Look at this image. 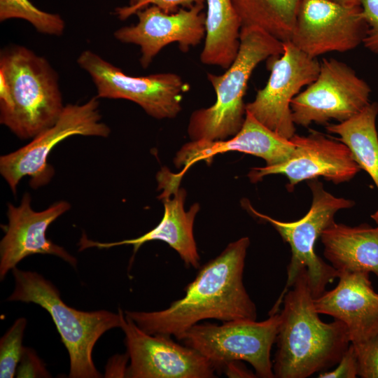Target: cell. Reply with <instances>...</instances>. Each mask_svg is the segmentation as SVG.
<instances>
[{"label": "cell", "instance_id": "d6986e66", "mask_svg": "<svg viewBox=\"0 0 378 378\" xmlns=\"http://www.w3.org/2000/svg\"><path fill=\"white\" fill-rule=\"evenodd\" d=\"M295 148L290 139L273 132L246 111L240 130L230 139L217 141H192L177 153L174 162L183 167V172L194 163L204 161L210 163L220 153L238 151L262 158L271 166L288 160Z\"/></svg>", "mask_w": 378, "mask_h": 378}, {"label": "cell", "instance_id": "d6a6232c", "mask_svg": "<svg viewBox=\"0 0 378 378\" xmlns=\"http://www.w3.org/2000/svg\"><path fill=\"white\" fill-rule=\"evenodd\" d=\"M346 6H360V0H328Z\"/></svg>", "mask_w": 378, "mask_h": 378}, {"label": "cell", "instance_id": "836d02e7", "mask_svg": "<svg viewBox=\"0 0 378 378\" xmlns=\"http://www.w3.org/2000/svg\"><path fill=\"white\" fill-rule=\"evenodd\" d=\"M371 218L376 223L377 226H378V210L371 215Z\"/></svg>", "mask_w": 378, "mask_h": 378}, {"label": "cell", "instance_id": "f1b7e54d", "mask_svg": "<svg viewBox=\"0 0 378 378\" xmlns=\"http://www.w3.org/2000/svg\"><path fill=\"white\" fill-rule=\"evenodd\" d=\"M17 377H50L43 362L31 348L23 346Z\"/></svg>", "mask_w": 378, "mask_h": 378}, {"label": "cell", "instance_id": "ba28073f", "mask_svg": "<svg viewBox=\"0 0 378 378\" xmlns=\"http://www.w3.org/2000/svg\"><path fill=\"white\" fill-rule=\"evenodd\" d=\"M97 96L82 104H68L51 127L46 129L27 145L0 157V174L14 195L24 176L36 189L49 183L54 175L48 158L52 149L62 141L75 135L107 137L110 127L102 122Z\"/></svg>", "mask_w": 378, "mask_h": 378}, {"label": "cell", "instance_id": "5b68a950", "mask_svg": "<svg viewBox=\"0 0 378 378\" xmlns=\"http://www.w3.org/2000/svg\"><path fill=\"white\" fill-rule=\"evenodd\" d=\"M12 272L15 288L7 300L32 302L49 313L69 353V377H101L93 362V349L104 333L120 327V314L107 310H77L66 305L57 288L41 274L17 267Z\"/></svg>", "mask_w": 378, "mask_h": 378}, {"label": "cell", "instance_id": "ac0fdd59", "mask_svg": "<svg viewBox=\"0 0 378 378\" xmlns=\"http://www.w3.org/2000/svg\"><path fill=\"white\" fill-rule=\"evenodd\" d=\"M335 288L314 298L318 314L342 321L351 344L358 346L378 337V293L365 272H338Z\"/></svg>", "mask_w": 378, "mask_h": 378}, {"label": "cell", "instance_id": "8992f818", "mask_svg": "<svg viewBox=\"0 0 378 378\" xmlns=\"http://www.w3.org/2000/svg\"><path fill=\"white\" fill-rule=\"evenodd\" d=\"M308 186L312 193V205L309 211L296 221L283 222L274 219L259 213L251 205L245 203L252 214L270 223L276 229L291 250L286 284L270 314L280 311L285 293L302 269L307 270L314 298L322 295L326 291V286L338 276V272L316 254L315 243L323 231L335 222V214L340 209L354 206V202L332 195L324 189L323 185L317 178L309 180Z\"/></svg>", "mask_w": 378, "mask_h": 378}, {"label": "cell", "instance_id": "cb8c5ba5", "mask_svg": "<svg viewBox=\"0 0 378 378\" xmlns=\"http://www.w3.org/2000/svg\"><path fill=\"white\" fill-rule=\"evenodd\" d=\"M12 18L27 20L40 33L61 36L65 23L58 14L43 11L29 0H0V21Z\"/></svg>", "mask_w": 378, "mask_h": 378}, {"label": "cell", "instance_id": "7402d4cb", "mask_svg": "<svg viewBox=\"0 0 378 378\" xmlns=\"http://www.w3.org/2000/svg\"><path fill=\"white\" fill-rule=\"evenodd\" d=\"M378 103L368 104L349 119L326 127L328 132L345 144L360 169L365 171L378 190V134L376 119Z\"/></svg>", "mask_w": 378, "mask_h": 378}, {"label": "cell", "instance_id": "2e32d148", "mask_svg": "<svg viewBox=\"0 0 378 378\" xmlns=\"http://www.w3.org/2000/svg\"><path fill=\"white\" fill-rule=\"evenodd\" d=\"M204 6L181 8L174 13H166L150 5L135 14V24L120 27L114 37L125 43L140 47V64L147 68L154 57L167 45L178 43L180 50L187 52L201 43L205 36Z\"/></svg>", "mask_w": 378, "mask_h": 378}, {"label": "cell", "instance_id": "e0dca14e", "mask_svg": "<svg viewBox=\"0 0 378 378\" xmlns=\"http://www.w3.org/2000/svg\"><path fill=\"white\" fill-rule=\"evenodd\" d=\"M29 193L23 195L20 204H8V224L0 242V279L4 280L24 258L34 254L56 255L76 267L77 260L63 247L46 237L50 225L71 208L66 201H59L43 211H36L31 206Z\"/></svg>", "mask_w": 378, "mask_h": 378}, {"label": "cell", "instance_id": "d4e9b609", "mask_svg": "<svg viewBox=\"0 0 378 378\" xmlns=\"http://www.w3.org/2000/svg\"><path fill=\"white\" fill-rule=\"evenodd\" d=\"M27 319L19 318L0 340V377L12 378L16 374L22 353V338Z\"/></svg>", "mask_w": 378, "mask_h": 378}, {"label": "cell", "instance_id": "4dcf8cb0", "mask_svg": "<svg viewBox=\"0 0 378 378\" xmlns=\"http://www.w3.org/2000/svg\"><path fill=\"white\" fill-rule=\"evenodd\" d=\"M130 358L128 354L111 358L107 365L106 376L108 377H127L126 363Z\"/></svg>", "mask_w": 378, "mask_h": 378}, {"label": "cell", "instance_id": "9c48e42d", "mask_svg": "<svg viewBox=\"0 0 378 378\" xmlns=\"http://www.w3.org/2000/svg\"><path fill=\"white\" fill-rule=\"evenodd\" d=\"M77 63L91 77L98 98L130 100L157 119L176 117L181 110L183 94L190 88L174 73L127 75L90 50L80 54Z\"/></svg>", "mask_w": 378, "mask_h": 378}, {"label": "cell", "instance_id": "484cf974", "mask_svg": "<svg viewBox=\"0 0 378 378\" xmlns=\"http://www.w3.org/2000/svg\"><path fill=\"white\" fill-rule=\"evenodd\" d=\"M205 0H144L133 6H124L116 8L115 14L121 20L128 18L132 15L144 8L154 5L160 8L166 13H174L181 8H190L194 6H204Z\"/></svg>", "mask_w": 378, "mask_h": 378}, {"label": "cell", "instance_id": "52a82bcc", "mask_svg": "<svg viewBox=\"0 0 378 378\" xmlns=\"http://www.w3.org/2000/svg\"><path fill=\"white\" fill-rule=\"evenodd\" d=\"M279 312L269 314L262 321L236 320L218 325L195 324L178 339L190 347L214 367L223 370L234 361H246L261 378L274 377L270 358L280 323Z\"/></svg>", "mask_w": 378, "mask_h": 378}, {"label": "cell", "instance_id": "4316f807", "mask_svg": "<svg viewBox=\"0 0 378 378\" xmlns=\"http://www.w3.org/2000/svg\"><path fill=\"white\" fill-rule=\"evenodd\" d=\"M367 31L363 40L364 47L378 54V0H360Z\"/></svg>", "mask_w": 378, "mask_h": 378}, {"label": "cell", "instance_id": "1f68e13d", "mask_svg": "<svg viewBox=\"0 0 378 378\" xmlns=\"http://www.w3.org/2000/svg\"><path fill=\"white\" fill-rule=\"evenodd\" d=\"M223 370L227 375L233 377H256V374L248 371L245 366L239 363V361H234L227 364Z\"/></svg>", "mask_w": 378, "mask_h": 378}, {"label": "cell", "instance_id": "8fae6325", "mask_svg": "<svg viewBox=\"0 0 378 378\" xmlns=\"http://www.w3.org/2000/svg\"><path fill=\"white\" fill-rule=\"evenodd\" d=\"M283 46L281 55L270 57L267 83L254 100L246 104V111L273 132L290 139L295 134L291 102L316 78L321 63L290 41L283 42Z\"/></svg>", "mask_w": 378, "mask_h": 378}, {"label": "cell", "instance_id": "5bb4252c", "mask_svg": "<svg viewBox=\"0 0 378 378\" xmlns=\"http://www.w3.org/2000/svg\"><path fill=\"white\" fill-rule=\"evenodd\" d=\"M295 148L286 161L263 167H253L248 176L252 183L270 174L285 175L286 188L292 192L300 182L322 176L335 184L348 181L360 170L349 148L314 130L308 136L295 134L290 139Z\"/></svg>", "mask_w": 378, "mask_h": 378}, {"label": "cell", "instance_id": "3957f363", "mask_svg": "<svg viewBox=\"0 0 378 378\" xmlns=\"http://www.w3.org/2000/svg\"><path fill=\"white\" fill-rule=\"evenodd\" d=\"M64 105L59 77L48 61L13 45L0 54V122L20 139L53 125Z\"/></svg>", "mask_w": 378, "mask_h": 378}, {"label": "cell", "instance_id": "44dd1931", "mask_svg": "<svg viewBox=\"0 0 378 378\" xmlns=\"http://www.w3.org/2000/svg\"><path fill=\"white\" fill-rule=\"evenodd\" d=\"M205 40L200 61L227 69L240 45L241 24L232 0H205Z\"/></svg>", "mask_w": 378, "mask_h": 378}, {"label": "cell", "instance_id": "7c38bea8", "mask_svg": "<svg viewBox=\"0 0 378 378\" xmlns=\"http://www.w3.org/2000/svg\"><path fill=\"white\" fill-rule=\"evenodd\" d=\"M120 328L130 359L127 377L210 378L216 369L195 349L174 342L170 336L150 335L120 309Z\"/></svg>", "mask_w": 378, "mask_h": 378}, {"label": "cell", "instance_id": "9a60e30c", "mask_svg": "<svg viewBox=\"0 0 378 378\" xmlns=\"http://www.w3.org/2000/svg\"><path fill=\"white\" fill-rule=\"evenodd\" d=\"M184 173H172L162 168L157 175L158 188L162 190L159 198L164 204V215L159 224L139 237L115 242L92 241L83 234L79 241V251L90 247L108 248L120 245H132L134 253L146 242L160 240L166 242L180 255L186 265L198 268L200 257L198 254L193 234L195 216L200 210L198 204H193L186 211L184 202L186 190L179 188Z\"/></svg>", "mask_w": 378, "mask_h": 378}, {"label": "cell", "instance_id": "83f0119b", "mask_svg": "<svg viewBox=\"0 0 378 378\" xmlns=\"http://www.w3.org/2000/svg\"><path fill=\"white\" fill-rule=\"evenodd\" d=\"M354 348L358 360V376L362 378H378V337Z\"/></svg>", "mask_w": 378, "mask_h": 378}, {"label": "cell", "instance_id": "ffe728a7", "mask_svg": "<svg viewBox=\"0 0 378 378\" xmlns=\"http://www.w3.org/2000/svg\"><path fill=\"white\" fill-rule=\"evenodd\" d=\"M320 237L323 255L338 272H372L378 276V226L334 222Z\"/></svg>", "mask_w": 378, "mask_h": 378}, {"label": "cell", "instance_id": "f546056e", "mask_svg": "<svg viewBox=\"0 0 378 378\" xmlns=\"http://www.w3.org/2000/svg\"><path fill=\"white\" fill-rule=\"evenodd\" d=\"M332 370L318 374L319 378H355L358 376V365L355 349L351 344Z\"/></svg>", "mask_w": 378, "mask_h": 378}, {"label": "cell", "instance_id": "4fadbf2b", "mask_svg": "<svg viewBox=\"0 0 378 378\" xmlns=\"http://www.w3.org/2000/svg\"><path fill=\"white\" fill-rule=\"evenodd\" d=\"M367 31L360 5L301 0L290 41L310 57L344 52L363 43Z\"/></svg>", "mask_w": 378, "mask_h": 378}, {"label": "cell", "instance_id": "277c9868", "mask_svg": "<svg viewBox=\"0 0 378 378\" xmlns=\"http://www.w3.org/2000/svg\"><path fill=\"white\" fill-rule=\"evenodd\" d=\"M283 42L256 27H242L237 55L220 75L209 73L207 78L216 94V102L195 111L188 133L192 141L224 140L241 128L246 114L244 97L248 80L262 61L283 53Z\"/></svg>", "mask_w": 378, "mask_h": 378}, {"label": "cell", "instance_id": "7a4b0ae2", "mask_svg": "<svg viewBox=\"0 0 378 378\" xmlns=\"http://www.w3.org/2000/svg\"><path fill=\"white\" fill-rule=\"evenodd\" d=\"M307 270L285 293L279 311L273 372L276 378H307L336 365L351 342L340 321H322L315 309Z\"/></svg>", "mask_w": 378, "mask_h": 378}, {"label": "cell", "instance_id": "603a6c76", "mask_svg": "<svg viewBox=\"0 0 378 378\" xmlns=\"http://www.w3.org/2000/svg\"><path fill=\"white\" fill-rule=\"evenodd\" d=\"M242 27H256L282 42L290 41L301 0H232Z\"/></svg>", "mask_w": 378, "mask_h": 378}, {"label": "cell", "instance_id": "6da1fadb", "mask_svg": "<svg viewBox=\"0 0 378 378\" xmlns=\"http://www.w3.org/2000/svg\"><path fill=\"white\" fill-rule=\"evenodd\" d=\"M249 238L227 245L216 258L204 265L186 288V295L163 310L125 311L136 326L150 335L179 337L204 319L223 321L257 318L256 307L243 284Z\"/></svg>", "mask_w": 378, "mask_h": 378}, {"label": "cell", "instance_id": "30bf717a", "mask_svg": "<svg viewBox=\"0 0 378 378\" xmlns=\"http://www.w3.org/2000/svg\"><path fill=\"white\" fill-rule=\"evenodd\" d=\"M371 88L346 63L324 58L316 78L290 104L295 125L338 122L353 117L370 104Z\"/></svg>", "mask_w": 378, "mask_h": 378}, {"label": "cell", "instance_id": "e575fe53", "mask_svg": "<svg viewBox=\"0 0 378 378\" xmlns=\"http://www.w3.org/2000/svg\"><path fill=\"white\" fill-rule=\"evenodd\" d=\"M143 1H144V0H130L128 6H135V5L141 3Z\"/></svg>", "mask_w": 378, "mask_h": 378}]
</instances>
